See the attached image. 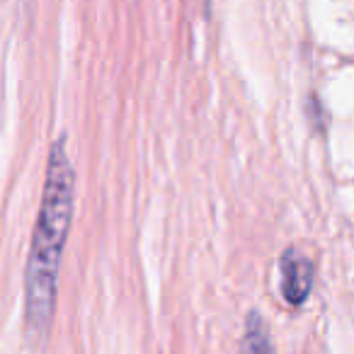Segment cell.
<instances>
[{
	"label": "cell",
	"mask_w": 354,
	"mask_h": 354,
	"mask_svg": "<svg viewBox=\"0 0 354 354\" xmlns=\"http://www.w3.org/2000/svg\"><path fill=\"white\" fill-rule=\"evenodd\" d=\"M313 289V262L299 250H286L281 257V291L284 299L301 306Z\"/></svg>",
	"instance_id": "cell-2"
},
{
	"label": "cell",
	"mask_w": 354,
	"mask_h": 354,
	"mask_svg": "<svg viewBox=\"0 0 354 354\" xmlns=\"http://www.w3.org/2000/svg\"><path fill=\"white\" fill-rule=\"evenodd\" d=\"M243 354H274L265 320L260 318L257 310L248 315L245 323V337H243Z\"/></svg>",
	"instance_id": "cell-3"
},
{
	"label": "cell",
	"mask_w": 354,
	"mask_h": 354,
	"mask_svg": "<svg viewBox=\"0 0 354 354\" xmlns=\"http://www.w3.org/2000/svg\"><path fill=\"white\" fill-rule=\"evenodd\" d=\"M73 185L75 177L66 153V141L59 138L51 146L44 197L37 216L25 277V323L27 335L35 342H44L54 320L61 255L73 216Z\"/></svg>",
	"instance_id": "cell-1"
}]
</instances>
